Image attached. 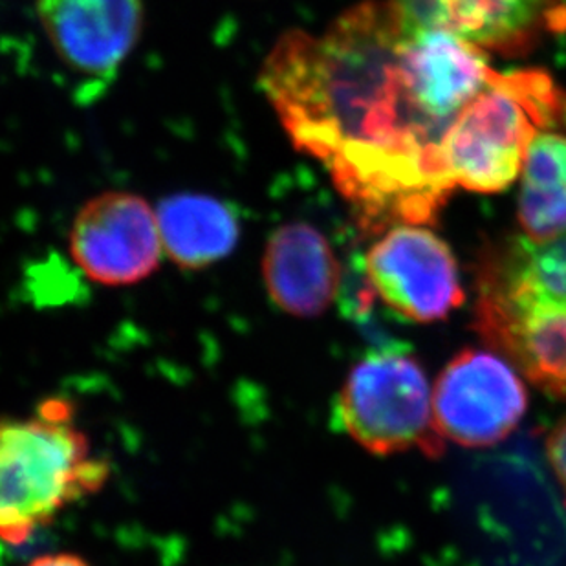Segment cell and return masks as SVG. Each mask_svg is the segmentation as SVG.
Returning <instances> with one entry per match:
<instances>
[{
    "instance_id": "1",
    "label": "cell",
    "mask_w": 566,
    "mask_h": 566,
    "mask_svg": "<svg viewBox=\"0 0 566 566\" xmlns=\"http://www.w3.org/2000/svg\"><path fill=\"white\" fill-rule=\"evenodd\" d=\"M490 74L470 41L415 27L392 0H365L321 33H283L259 85L365 231H387L437 222L454 189L443 142Z\"/></svg>"
},
{
    "instance_id": "2",
    "label": "cell",
    "mask_w": 566,
    "mask_h": 566,
    "mask_svg": "<svg viewBox=\"0 0 566 566\" xmlns=\"http://www.w3.org/2000/svg\"><path fill=\"white\" fill-rule=\"evenodd\" d=\"M475 331L521 375L566 400V233L512 237L476 273Z\"/></svg>"
},
{
    "instance_id": "3",
    "label": "cell",
    "mask_w": 566,
    "mask_h": 566,
    "mask_svg": "<svg viewBox=\"0 0 566 566\" xmlns=\"http://www.w3.org/2000/svg\"><path fill=\"white\" fill-rule=\"evenodd\" d=\"M108 475L69 401L52 398L32 417L0 418V539L27 543L63 510L99 492Z\"/></svg>"
},
{
    "instance_id": "4",
    "label": "cell",
    "mask_w": 566,
    "mask_h": 566,
    "mask_svg": "<svg viewBox=\"0 0 566 566\" xmlns=\"http://www.w3.org/2000/svg\"><path fill=\"white\" fill-rule=\"evenodd\" d=\"M563 122L566 94L551 75L539 70H493L443 142L451 182L470 191H504L523 169L535 136Z\"/></svg>"
},
{
    "instance_id": "5",
    "label": "cell",
    "mask_w": 566,
    "mask_h": 566,
    "mask_svg": "<svg viewBox=\"0 0 566 566\" xmlns=\"http://www.w3.org/2000/svg\"><path fill=\"white\" fill-rule=\"evenodd\" d=\"M334 422L379 457L417 449L439 459L446 451L428 375L406 348H378L354 365L337 392Z\"/></svg>"
},
{
    "instance_id": "6",
    "label": "cell",
    "mask_w": 566,
    "mask_h": 566,
    "mask_svg": "<svg viewBox=\"0 0 566 566\" xmlns=\"http://www.w3.org/2000/svg\"><path fill=\"white\" fill-rule=\"evenodd\" d=\"M365 286L412 323L448 319L464 305L459 264L448 242L423 226L389 228L364 256Z\"/></svg>"
},
{
    "instance_id": "7",
    "label": "cell",
    "mask_w": 566,
    "mask_h": 566,
    "mask_svg": "<svg viewBox=\"0 0 566 566\" xmlns=\"http://www.w3.org/2000/svg\"><path fill=\"white\" fill-rule=\"evenodd\" d=\"M528 411L521 373L486 348H464L443 367L433 390V412L442 439L464 448L503 442Z\"/></svg>"
},
{
    "instance_id": "8",
    "label": "cell",
    "mask_w": 566,
    "mask_h": 566,
    "mask_svg": "<svg viewBox=\"0 0 566 566\" xmlns=\"http://www.w3.org/2000/svg\"><path fill=\"white\" fill-rule=\"evenodd\" d=\"M69 252L94 283L128 286L145 281L158 270L164 253L156 209L136 192H102L75 214Z\"/></svg>"
},
{
    "instance_id": "9",
    "label": "cell",
    "mask_w": 566,
    "mask_h": 566,
    "mask_svg": "<svg viewBox=\"0 0 566 566\" xmlns=\"http://www.w3.org/2000/svg\"><path fill=\"white\" fill-rule=\"evenodd\" d=\"M39 24L66 69L113 77L144 32V0H38Z\"/></svg>"
},
{
    "instance_id": "10",
    "label": "cell",
    "mask_w": 566,
    "mask_h": 566,
    "mask_svg": "<svg viewBox=\"0 0 566 566\" xmlns=\"http://www.w3.org/2000/svg\"><path fill=\"white\" fill-rule=\"evenodd\" d=\"M418 28L515 52L566 27V0H392Z\"/></svg>"
},
{
    "instance_id": "11",
    "label": "cell",
    "mask_w": 566,
    "mask_h": 566,
    "mask_svg": "<svg viewBox=\"0 0 566 566\" xmlns=\"http://www.w3.org/2000/svg\"><path fill=\"white\" fill-rule=\"evenodd\" d=\"M342 266L331 242L308 222L279 226L262 253L268 297L284 314L311 319L325 314L342 286Z\"/></svg>"
},
{
    "instance_id": "12",
    "label": "cell",
    "mask_w": 566,
    "mask_h": 566,
    "mask_svg": "<svg viewBox=\"0 0 566 566\" xmlns=\"http://www.w3.org/2000/svg\"><path fill=\"white\" fill-rule=\"evenodd\" d=\"M164 252L184 270H202L235 250L241 224L230 203L200 192H178L156 208Z\"/></svg>"
},
{
    "instance_id": "13",
    "label": "cell",
    "mask_w": 566,
    "mask_h": 566,
    "mask_svg": "<svg viewBox=\"0 0 566 566\" xmlns=\"http://www.w3.org/2000/svg\"><path fill=\"white\" fill-rule=\"evenodd\" d=\"M518 222L534 241L566 233V136L541 133L524 158Z\"/></svg>"
},
{
    "instance_id": "14",
    "label": "cell",
    "mask_w": 566,
    "mask_h": 566,
    "mask_svg": "<svg viewBox=\"0 0 566 566\" xmlns=\"http://www.w3.org/2000/svg\"><path fill=\"white\" fill-rule=\"evenodd\" d=\"M546 459L556 473L557 482L562 486L566 501V417L554 426L546 439Z\"/></svg>"
},
{
    "instance_id": "15",
    "label": "cell",
    "mask_w": 566,
    "mask_h": 566,
    "mask_svg": "<svg viewBox=\"0 0 566 566\" xmlns=\"http://www.w3.org/2000/svg\"><path fill=\"white\" fill-rule=\"evenodd\" d=\"M27 566H91L83 557L75 554H50V556H41L33 559Z\"/></svg>"
}]
</instances>
